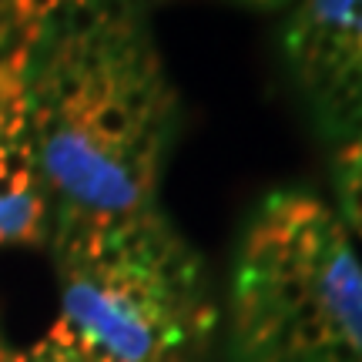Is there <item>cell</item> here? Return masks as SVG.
I'll return each instance as SVG.
<instances>
[{"mask_svg": "<svg viewBox=\"0 0 362 362\" xmlns=\"http://www.w3.org/2000/svg\"><path fill=\"white\" fill-rule=\"evenodd\" d=\"M17 362H101V359L88 356L71 339L57 336L54 329H47L30 349H17Z\"/></svg>", "mask_w": 362, "mask_h": 362, "instance_id": "52a82bcc", "label": "cell"}, {"mask_svg": "<svg viewBox=\"0 0 362 362\" xmlns=\"http://www.w3.org/2000/svg\"><path fill=\"white\" fill-rule=\"evenodd\" d=\"M37 34L40 30L30 27L24 7H21V0H0V57H7V54L27 47Z\"/></svg>", "mask_w": 362, "mask_h": 362, "instance_id": "ba28073f", "label": "cell"}, {"mask_svg": "<svg viewBox=\"0 0 362 362\" xmlns=\"http://www.w3.org/2000/svg\"><path fill=\"white\" fill-rule=\"evenodd\" d=\"M296 94L332 141L362 131V0H298L282 34Z\"/></svg>", "mask_w": 362, "mask_h": 362, "instance_id": "277c9868", "label": "cell"}, {"mask_svg": "<svg viewBox=\"0 0 362 362\" xmlns=\"http://www.w3.org/2000/svg\"><path fill=\"white\" fill-rule=\"evenodd\" d=\"M235 4L259 7V11H279V7H288V4H298V0H235Z\"/></svg>", "mask_w": 362, "mask_h": 362, "instance_id": "30bf717a", "label": "cell"}, {"mask_svg": "<svg viewBox=\"0 0 362 362\" xmlns=\"http://www.w3.org/2000/svg\"><path fill=\"white\" fill-rule=\"evenodd\" d=\"M0 362H17V349H11V346L0 342Z\"/></svg>", "mask_w": 362, "mask_h": 362, "instance_id": "8fae6325", "label": "cell"}, {"mask_svg": "<svg viewBox=\"0 0 362 362\" xmlns=\"http://www.w3.org/2000/svg\"><path fill=\"white\" fill-rule=\"evenodd\" d=\"M57 336L101 362H202L215 332L205 265L161 211L54 225Z\"/></svg>", "mask_w": 362, "mask_h": 362, "instance_id": "7a4b0ae2", "label": "cell"}, {"mask_svg": "<svg viewBox=\"0 0 362 362\" xmlns=\"http://www.w3.org/2000/svg\"><path fill=\"white\" fill-rule=\"evenodd\" d=\"M27 51L0 57V252L51 245L54 205L27 107Z\"/></svg>", "mask_w": 362, "mask_h": 362, "instance_id": "5b68a950", "label": "cell"}, {"mask_svg": "<svg viewBox=\"0 0 362 362\" xmlns=\"http://www.w3.org/2000/svg\"><path fill=\"white\" fill-rule=\"evenodd\" d=\"M336 192H339V218L346 228L362 235V131L339 144L336 151Z\"/></svg>", "mask_w": 362, "mask_h": 362, "instance_id": "8992f818", "label": "cell"}, {"mask_svg": "<svg viewBox=\"0 0 362 362\" xmlns=\"http://www.w3.org/2000/svg\"><path fill=\"white\" fill-rule=\"evenodd\" d=\"M228 352L235 362H362V259L322 198L272 192L245 221Z\"/></svg>", "mask_w": 362, "mask_h": 362, "instance_id": "3957f363", "label": "cell"}, {"mask_svg": "<svg viewBox=\"0 0 362 362\" xmlns=\"http://www.w3.org/2000/svg\"><path fill=\"white\" fill-rule=\"evenodd\" d=\"M27 107L54 225L158 205L181 101L134 7L104 0L40 27L27 51Z\"/></svg>", "mask_w": 362, "mask_h": 362, "instance_id": "6da1fadb", "label": "cell"}, {"mask_svg": "<svg viewBox=\"0 0 362 362\" xmlns=\"http://www.w3.org/2000/svg\"><path fill=\"white\" fill-rule=\"evenodd\" d=\"M98 4H104V0H21V7H24L27 21H30L34 30H40L44 24H51L57 17H67V13L90 11Z\"/></svg>", "mask_w": 362, "mask_h": 362, "instance_id": "9c48e42d", "label": "cell"}]
</instances>
